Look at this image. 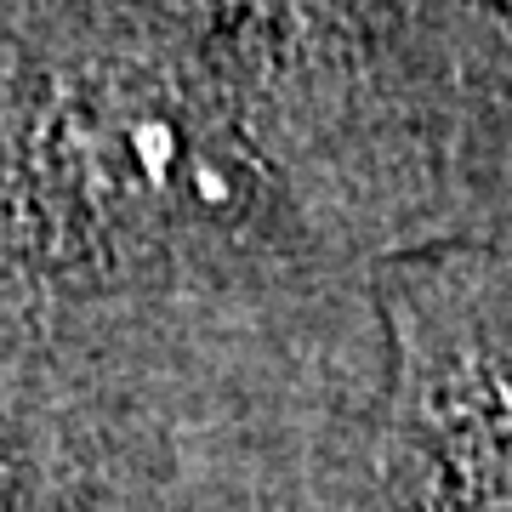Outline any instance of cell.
<instances>
[{
	"instance_id": "cell-1",
	"label": "cell",
	"mask_w": 512,
	"mask_h": 512,
	"mask_svg": "<svg viewBox=\"0 0 512 512\" xmlns=\"http://www.w3.org/2000/svg\"><path fill=\"white\" fill-rule=\"evenodd\" d=\"M262 160L222 109L148 74H74L18 114L0 211L63 256H148L251 217Z\"/></svg>"
},
{
	"instance_id": "cell-2",
	"label": "cell",
	"mask_w": 512,
	"mask_h": 512,
	"mask_svg": "<svg viewBox=\"0 0 512 512\" xmlns=\"http://www.w3.org/2000/svg\"><path fill=\"white\" fill-rule=\"evenodd\" d=\"M171 6H183V12H194L200 23H211V29H234V23H245L262 6V0H171Z\"/></svg>"
}]
</instances>
